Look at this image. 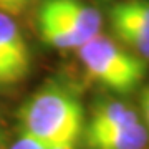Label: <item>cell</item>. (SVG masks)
I'll use <instances>...</instances> for the list:
<instances>
[{
  "mask_svg": "<svg viewBox=\"0 0 149 149\" xmlns=\"http://www.w3.org/2000/svg\"><path fill=\"white\" fill-rule=\"evenodd\" d=\"M20 133L45 146H76L85 133V111L74 91L60 81L40 86L18 109Z\"/></svg>",
  "mask_w": 149,
  "mask_h": 149,
  "instance_id": "obj_1",
  "label": "cell"
},
{
  "mask_svg": "<svg viewBox=\"0 0 149 149\" xmlns=\"http://www.w3.org/2000/svg\"><path fill=\"white\" fill-rule=\"evenodd\" d=\"M78 56L90 78L119 95L134 91L148 71L146 60L124 50L101 33L81 45Z\"/></svg>",
  "mask_w": 149,
  "mask_h": 149,
  "instance_id": "obj_2",
  "label": "cell"
},
{
  "mask_svg": "<svg viewBox=\"0 0 149 149\" xmlns=\"http://www.w3.org/2000/svg\"><path fill=\"white\" fill-rule=\"evenodd\" d=\"M114 37L143 60H149V0H123L109 8Z\"/></svg>",
  "mask_w": 149,
  "mask_h": 149,
  "instance_id": "obj_3",
  "label": "cell"
},
{
  "mask_svg": "<svg viewBox=\"0 0 149 149\" xmlns=\"http://www.w3.org/2000/svg\"><path fill=\"white\" fill-rule=\"evenodd\" d=\"M37 15L61 23L85 42L101 30V13L81 0H43Z\"/></svg>",
  "mask_w": 149,
  "mask_h": 149,
  "instance_id": "obj_4",
  "label": "cell"
},
{
  "mask_svg": "<svg viewBox=\"0 0 149 149\" xmlns=\"http://www.w3.org/2000/svg\"><path fill=\"white\" fill-rule=\"evenodd\" d=\"M83 134L90 149H144L149 141L143 123L106 131H85Z\"/></svg>",
  "mask_w": 149,
  "mask_h": 149,
  "instance_id": "obj_5",
  "label": "cell"
},
{
  "mask_svg": "<svg viewBox=\"0 0 149 149\" xmlns=\"http://www.w3.org/2000/svg\"><path fill=\"white\" fill-rule=\"evenodd\" d=\"M0 55L27 76L32 70V53L13 17L0 12Z\"/></svg>",
  "mask_w": 149,
  "mask_h": 149,
  "instance_id": "obj_6",
  "label": "cell"
},
{
  "mask_svg": "<svg viewBox=\"0 0 149 149\" xmlns=\"http://www.w3.org/2000/svg\"><path fill=\"white\" fill-rule=\"evenodd\" d=\"M136 123H141L139 116L129 104L114 100H104L95 104L85 131H106L131 126Z\"/></svg>",
  "mask_w": 149,
  "mask_h": 149,
  "instance_id": "obj_7",
  "label": "cell"
},
{
  "mask_svg": "<svg viewBox=\"0 0 149 149\" xmlns=\"http://www.w3.org/2000/svg\"><path fill=\"white\" fill-rule=\"evenodd\" d=\"M27 76L0 55V91L20 85Z\"/></svg>",
  "mask_w": 149,
  "mask_h": 149,
  "instance_id": "obj_8",
  "label": "cell"
},
{
  "mask_svg": "<svg viewBox=\"0 0 149 149\" xmlns=\"http://www.w3.org/2000/svg\"><path fill=\"white\" fill-rule=\"evenodd\" d=\"M33 0H0V12L15 17L25 10Z\"/></svg>",
  "mask_w": 149,
  "mask_h": 149,
  "instance_id": "obj_9",
  "label": "cell"
},
{
  "mask_svg": "<svg viewBox=\"0 0 149 149\" xmlns=\"http://www.w3.org/2000/svg\"><path fill=\"white\" fill-rule=\"evenodd\" d=\"M8 149H47V146L42 144V143H38L37 139L30 138L28 134L20 133V138L15 139V141L10 144Z\"/></svg>",
  "mask_w": 149,
  "mask_h": 149,
  "instance_id": "obj_10",
  "label": "cell"
},
{
  "mask_svg": "<svg viewBox=\"0 0 149 149\" xmlns=\"http://www.w3.org/2000/svg\"><path fill=\"white\" fill-rule=\"evenodd\" d=\"M141 108H143L144 118H146V123H148V126H149V86L141 95Z\"/></svg>",
  "mask_w": 149,
  "mask_h": 149,
  "instance_id": "obj_11",
  "label": "cell"
},
{
  "mask_svg": "<svg viewBox=\"0 0 149 149\" xmlns=\"http://www.w3.org/2000/svg\"><path fill=\"white\" fill-rule=\"evenodd\" d=\"M5 148V133H3V128H2V123H0V149Z\"/></svg>",
  "mask_w": 149,
  "mask_h": 149,
  "instance_id": "obj_12",
  "label": "cell"
},
{
  "mask_svg": "<svg viewBox=\"0 0 149 149\" xmlns=\"http://www.w3.org/2000/svg\"><path fill=\"white\" fill-rule=\"evenodd\" d=\"M47 149H76V146H47Z\"/></svg>",
  "mask_w": 149,
  "mask_h": 149,
  "instance_id": "obj_13",
  "label": "cell"
}]
</instances>
